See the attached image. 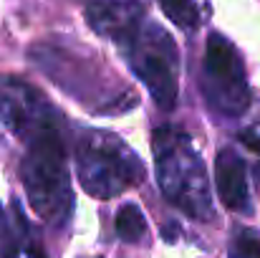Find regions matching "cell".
Returning <instances> with one entry per match:
<instances>
[{
    "label": "cell",
    "mask_w": 260,
    "mask_h": 258,
    "mask_svg": "<svg viewBox=\"0 0 260 258\" xmlns=\"http://www.w3.org/2000/svg\"><path fill=\"white\" fill-rule=\"evenodd\" d=\"M114 228H116V236H119L124 243H137V241H142L144 233H147L144 213H142L134 203H126V205L119 208L116 220H114Z\"/></svg>",
    "instance_id": "10"
},
{
    "label": "cell",
    "mask_w": 260,
    "mask_h": 258,
    "mask_svg": "<svg viewBox=\"0 0 260 258\" xmlns=\"http://www.w3.org/2000/svg\"><path fill=\"white\" fill-rule=\"evenodd\" d=\"M230 258H260V231L243 228L230 241Z\"/></svg>",
    "instance_id": "12"
},
{
    "label": "cell",
    "mask_w": 260,
    "mask_h": 258,
    "mask_svg": "<svg viewBox=\"0 0 260 258\" xmlns=\"http://www.w3.org/2000/svg\"><path fill=\"white\" fill-rule=\"evenodd\" d=\"M162 236H165L167 243H174V241L179 238V228H177V223H167V225L162 228Z\"/></svg>",
    "instance_id": "14"
},
{
    "label": "cell",
    "mask_w": 260,
    "mask_h": 258,
    "mask_svg": "<svg viewBox=\"0 0 260 258\" xmlns=\"http://www.w3.org/2000/svg\"><path fill=\"white\" fill-rule=\"evenodd\" d=\"M215 177H217V195L222 205L233 213H248L250 210V190H248V170L243 157L225 147L217 152L215 160Z\"/></svg>",
    "instance_id": "9"
},
{
    "label": "cell",
    "mask_w": 260,
    "mask_h": 258,
    "mask_svg": "<svg viewBox=\"0 0 260 258\" xmlns=\"http://www.w3.org/2000/svg\"><path fill=\"white\" fill-rule=\"evenodd\" d=\"M28 150L20 165V177L30 208L46 223H66L74 213V187L66 157V142L53 111L25 139Z\"/></svg>",
    "instance_id": "1"
},
{
    "label": "cell",
    "mask_w": 260,
    "mask_h": 258,
    "mask_svg": "<svg viewBox=\"0 0 260 258\" xmlns=\"http://www.w3.org/2000/svg\"><path fill=\"white\" fill-rule=\"evenodd\" d=\"M86 20L93 33L119 43L147 20V13L139 0H88Z\"/></svg>",
    "instance_id": "8"
},
{
    "label": "cell",
    "mask_w": 260,
    "mask_h": 258,
    "mask_svg": "<svg viewBox=\"0 0 260 258\" xmlns=\"http://www.w3.org/2000/svg\"><path fill=\"white\" fill-rule=\"evenodd\" d=\"M253 152H258L260 155V134H255V132H243V137H240Z\"/></svg>",
    "instance_id": "13"
},
{
    "label": "cell",
    "mask_w": 260,
    "mask_h": 258,
    "mask_svg": "<svg viewBox=\"0 0 260 258\" xmlns=\"http://www.w3.org/2000/svg\"><path fill=\"white\" fill-rule=\"evenodd\" d=\"M159 8L177 28H182L187 33L200 25V10H197L194 0H159Z\"/></svg>",
    "instance_id": "11"
},
{
    "label": "cell",
    "mask_w": 260,
    "mask_h": 258,
    "mask_svg": "<svg viewBox=\"0 0 260 258\" xmlns=\"http://www.w3.org/2000/svg\"><path fill=\"white\" fill-rule=\"evenodd\" d=\"M154 160H157L159 190L165 192V197L184 215L194 220H210L212 218L210 185L200 152H194L189 137L174 129H157Z\"/></svg>",
    "instance_id": "2"
},
{
    "label": "cell",
    "mask_w": 260,
    "mask_h": 258,
    "mask_svg": "<svg viewBox=\"0 0 260 258\" xmlns=\"http://www.w3.org/2000/svg\"><path fill=\"white\" fill-rule=\"evenodd\" d=\"M202 94L212 114L217 117H240L250 104L243 59L235 46L220 33H210L205 46Z\"/></svg>",
    "instance_id": "5"
},
{
    "label": "cell",
    "mask_w": 260,
    "mask_h": 258,
    "mask_svg": "<svg viewBox=\"0 0 260 258\" xmlns=\"http://www.w3.org/2000/svg\"><path fill=\"white\" fill-rule=\"evenodd\" d=\"M116 46L129 69L134 71V76L152 94L154 104L162 111H172L177 106V64H179L172 38L147 18Z\"/></svg>",
    "instance_id": "4"
},
{
    "label": "cell",
    "mask_w": 260,
    "mask_h": 258,
    "mask_svg": "<svg viewBox=\"0 0 260 258\" xmlns=\"http://www.w3.org/2000/svg\"><path fill=\"white\" fill-rule=\"evenodd\" d=\"M5 231V215H3V208H0V233Z\"/></svg>",
    "instance_id": "15"
},
{
    "label": "cell",
    "mask_w": 260,
    "mask_h": 258,
    "mask_svg": "<svg viewBox=\"0 0 260 258\" xmlns=\"http://www.w3.org/2000/svg\"><path fill=\"white\" fill-rule=\"evenodd\" d=\"M76 177L91 197L111 200L142 182L139 157L109 132H88L76 147Z\"/></svg>",
    "instance_id": "3"
},
{
    "label": "cell",
    "mask_w": 260,
    "mask_h": 258,
    "mask_svg": "<svg viewBox=\"0 0 260 258\" xmlns=\"http://www.w3.org/2000/svg\"><path fill=\"white\" fill-rule=\"evenodd\" d=\"M53 111L56 109L46 101V96L36 91L30 84L20 79L0 81V119L13 134L28 139L33 129L41 122H46Z\"/></svg>",
    "instance_id": "7"
},
{
    "label": "cell",
    "mask_w": 260,
    "mask_h": 258,
    "mask_svg": "<svg viewBox=\"0 0 260 258\" xmlns=\"http://www.w3.org/2000/svg\"><path fill=\"white\" fill-rule=\"evenodd\" d=\"M30 61L46 74L51 76L53 84H58L63 91L79 96L84 101V96H88L91 91H101L99 89V76L93 74V64L61 48V46H48V43H41V46H33L30 48Z\"/></svg>",
    "instance_id": "6"
}]
</instances>
